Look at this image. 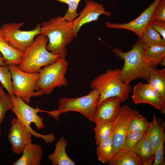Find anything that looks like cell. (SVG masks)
<instances>
[{"instance_id":"cell-11","label":"cell","mask_w":165,"mask_h":165,"mask_svg":"<svg viewBox=\"0 0 165 165\" xmlns=\"http://www.w3.org/2000/svg\"><path fill=\"white\" fill-rule=\"evenodd\" d=\"M160 0L154 1L137 18L126 23H106L107 27L113 29H123L129 30L134 32L141 38L142 35L152 20L155 9Z\"/></svg>"},{"instance_id":"cell-33","label":"cell","mask_w":165,"mask_h":165,"mask_svg":"<svg viewBox=\"0 0 165 165\" xmlns=\"http://www.w3.org/2000/svg\"><path fill=\"white\" fill-rule=\"evenodd\" d=\"M152 20L165 22V0H160L154 11Z\"/></svg>"},{"instance_id":"cell-8","label":"cell","mask_w":165,"mask_h":165,"mask_svg":"<svg viewBox=\"0 0 165 165\" xmlns=\"http://www.w3.org/2000/svg\"><path fill=\"white\" fill-rule=\"evenodd\" d=\"M23 22L6 23L0 26L2 35L14 48L24 53L31 45L35 37L40 33L42 24H38L29 31H22L20 28Z\"/></svg>"},{"instance_id":"cell-29","label":"cell","mask_w":165,"mask_h":165,"mask_svg":"<svg viewBox=\"0 0 165 165\" xmlns=\"http://www.w3.org/2000/svg\"><path fill=\"white\" fill-rule=\"evenodd\" d=\"M12 79L11 74L8 65L4 67L0 66V82L2 87L6 89L10 97L14 95L13 92Z\"/></svg>"},{"instance_id":"cell-30","label":"cell","mask_w":165,"mask_h":165,"mask_svg":"<svg viewBox=\"0 0 165 165\" xmlns=\"http://www.w3.org/2000/svg\"><path fill=\"white\" fill-rule=\"evenodd\" d=\"M67 4L68 10L64 17L69 22H72L79 15L77 12L79 4L81 0H55Z\"/></svg>"},{"instance_id":"cell-21","label":"cell","mask_w":165,"mask_h":165,"mask_svg":"<svg viewBox=\"0 0 165 165\" xmlns=\"http://www.w3.org/2000/svg\"><path fill=\"white\" fill-rule=\"evenodd\" d=\"M164 122L160 123L156 117L153 115V120L150 122L145 135L150 141L155 152L156 150L164 132Z\"/></svg>"},{"instance_id":"cell-24","label":"cell","mask_w":165,"mask_h":165,"mask_svg":"<svg viewBox=\"0 0 165 165\" xmlns=\"http://www.w3.org/2000/svg\"><path fill=\"white\" fill-rule=\"evenodd\" d=\"M112 133L107 138L97 145L96 154L98 160L103 163H108L111 158L112 150Z\"/></svg>"},{"instance_id":"cell-32","label":"cell","mask_w":165,"mask_h":165,"mask_svg":"<svg viewBox=\"0 0 165 165\" xmlns=\"http://www.w3.org/2000/svg\"><path fill=\"white\" fill-rule=\"evenodd\" d=\"M165 139V134L162 136L160 144L155 152L154 162L153 165H163L164 158V145Z\"/></svg>"},{"instance_id":"cell-18","label":"cell","mask_w":165,"mask_h":165,"mask_svg":"<svg viewBox=\"0 0 165 165\" xmlns=\"http://www.w3.org/2000/svg\"><path fill=\"white\" fill-rule=\"evenodd\" d=\"M67 144V140L63 137L56 142L53 152L48 157L53 165H76V163L72 160L66 153V148Z\"/></svg>"},{"instance_id":"cell-12","label":"cell","mask_w":165,"mask_h":165,"mask_svg":"<svg viewBox=\"0 0 165 165\" xmlns=\"http://www.w3.org/2000/svg\"><path fill=\"white\" fill-rule=\"evenodd\" d=\"M31 131L17 118L12 119L8 138L13 152L22 153L25 145L31 142Z\"/></svg>"},{"instance_id":"cell-2","label":"cell","mask_w":165,"mask_h":165,"mask_svg":"<svg viewBox=\"0 0 165 165\" xmlns=\"http://www.w3.org/2000/svg\"><path fill=\"white\" fill-rule=\"evenodd\" d=\"M46 36L48 42L46 45L48 51L54 55L65 57L67 54L66 46L74 38L72 23L64 16H57L44 22L40 33Z\"/></svg>"},{"instance_id":"cell-16","label":"cell","mask_w":165,"mask_h":165,"mask_svg":"<svg viewBox=\"0 0 165 165\" xmlns=\"http://www.w3.org/2000/svg\"><path fill=\"white\" fill-rule=\"evenodd\" d=\"M21 156L15 161L13 165H39L42 159L43 151L39 145L32 143L25 146Z\"/></svg>"},{"instance_id":"cell-31","label":"cell","mask_w":165,"mask_h":165,"mask_svg":"<svg viewBox=\"0 0 165 165\" xmlns=\"http://www.w3.org/2000/svg\"><path fill=\"white\" fill-rule=\"evenodd\" d=\"M145 134V133L139 132L127 133L125 141L124 148L127 150H132Z\"/></svg>"},{"instance_id":"cell-28","label":"cell","mask_w":165,"mask_h":165,"mask_svg":"<svg viewBox=\"0 0 165 165\" xmlns=\"http://www.w3.org/2000/svg\"><path fill=\"white\" fill-rule=\"evenodd\" d=\"M3 88L0 84V136L2 134L0 126L6 113L8 110H12L13 107L10 97L5 93Z\"/></svg>"},{"instance_id":"cell-17","label":"cell","mask_w":165,"mask_h":165,"mask_svg":"<svg viewBox=\"0 0 165 165\" xmlns=\"http://www.w3.org/2000/svg\"><path fill=\"white\" fill-rule=\"evenodd\" d=\"M132 150L143 165H151L154 160L155 154L152 146L145 134Z\"/></svg>"},{"instance_id":"cell-35","label":"cell","mask_w":165,"mask_h":165,"mask_svg":"<svg viewBox=\"0 0 165 165\" xmlns=\"http://www.w3.org/2000/svg\"><path fill=\"white\" fill-rule=\"evenodd\" d=\"M7 65L4 60L3 57L0 54V66L4 67Z\"/></svg>"},{"instance_id":"cell-13","label":"cell","mask_w":165,"mask_h":165,"mask_svg":"<svg viewBox=\"0 0 165 165\" xmlns=\"http://www.w3.org/2000/svg\"><path fill=\"white\" fill-rule=\"evenodd\" d=\"M79 14L72 22L74 38L77 36L80 28L84 24L97 20L101 14L108 16L111 15L110 12L105 11L102 5L91 0L86 2L85 7Z\"/></svg>"},{"instance_id":"cell-25","label":"cell","mask_w":165,"mask_h":165,"mask_svg":"<svg viewBox=\"0 0 165 165\" xmlns=\"http://www.w3.org/2000/svg\"><path fill=\"white\" fill-rule=\"evenodd\" d=\"M150 122L137 111L129 124L128 133L139 132L145 133Z\"/></svg>"},{"instance_id":"cell-34","label":"cell","mask_w":165,"mask_h":165,"mask_svg":"<svg viewBox=\"0 0 165 165\" xmlns=\"http://www.w3.org/2000/svg\"><path fill=\"white\" fill-rule=\"evenodd\" d=\"M150 25L162 36L165 41V22L152 20Z\"/></svg>"},{"instance_id":"cell-14","label":"cell","mask_w":165,"mask_h":165,"mask_svg":"<svg viewBox=\"0 0 165 165\" xmlns=\"http://www.w3.org/2000/svg\"><path fill=\"white\" fill-rule=\"evenodd\" d=\"M132 99L135 104L148 103L162 113L165 112V102L148 83L144 84L141 82L137 83L133 88Z\"/></svg>"},{"instance_id":"cell-26","label":"cell","mask_w":165,"mask_h":165,"mask_svg":"<svg viewBox=\"0 0 165 165\" xmlns=\"http://www.w3.org/2000/svg\"><path fill=\"white\" fill-rule=\"evenodd\" d=\"M140 39L145 46L153 45H165V41L150 25L145 30Z\"/></svg>"},{"instance_id":"cell-1","label":"cell","mask_w":165,"mask_h":165,"mask_svg":"<svg viewBox=\"0 0 165 165\" xmlns=\"http://www.w3.org/2000/svg\"><path fill=\"white\" fill-rule=\"evenodd\" d=\"M130 51L123 52L119 48L113 49L118 57L123 59L124 65L120 70L122 81L128 84L132 81L140 78L148 81L152 68L146 62L144 56L145 45L139 38Z\"/></svg>"},{"instance_id":"cell-7","label":"cell","mask_w":165,"mask_h":165,"mask_svg":"<svg viewBox=\"0 0 165 165\" xmlns=\"http://www.w3.org/2000/svg\"><path fill=\"white\" fill-rule=\"evenodd\" d=\"M10 97L13 105L12 111L15 113L16 118L31 131L32 135L36 138H42L46 143H51L54 141L55 137L53 133L47 135L40 134L34 131L30 126L31 124L34 123L39 130L46 128L43 118L38 113L40 112L48 113L49 111L41 110L38 106H37L36 108H33L15 95Z\"/></svg>"},{"instance_id":"cell-3","label":"cell","mask_w":165,"mask_h":165,"mask_svg":"<svg viewBox=\"0 0 165 165\" xmlns=\"http://www.w3.org/2000/svg\"><path fill=\"white\" fill-rule=\"evenodd\" d=\"M48 42L46 36L37 35L29 47L24 53L19 68L26 73L38 72L42 67L56 61L60 56L54 55L46 49Z\"/></svg>"},{"instance_id":"cell-6","label":"cell","mask_w":165,"mask_h":165,"mask_svg":"<svg viewBox=\"0 0 165 165\" xmlns=\"http://www.w3.org/2000/svg\"><path fill=\"white\" fill-rule=\"evenodd\" d=\"M99 99V92L95 89H92L88 94L82 97H62L58 102V110L50 111L49 114L58 121L61 113H65L69 111H74L80 113L88 120L91 121Z\"/></svg>"},{"instance_id":"cell-23","label":"cell","mask_w":165,"mask_h":165,"mask_svg":"<svg viewBox=\"0 0 165 165\" xmlns=\"http://www.w3.org/2000/svg\"><path fill=\"white\" fill-rule=\"evenodd\" d=\"M147 82L165 102V69H158L152 67Z\"/></svg>"},{"instance_id":"cell-5","label":"cell","mask_w":165,"mask_h":165,"mask_svg":"<svg viewBox=\"0 0 165 165\" xmlns=\"http://www.w3.org/2000/svg\"><path fill=\"white\" fill-rule=\"evenodd\" d=\"M68 63L65 57L60 56L55 62L41 68L32 97L43 95H50L56 87L68 84L65 75Z\"/></svg>"},{"instance_id":"cell-9","label":"cell","mask_w":165,"mask_h":165,"mask_svg":"<svg viewBox=\"0 0 165 165\" xmlns=\"http://www.w3.org/2000/svg\"><path fill=\"white\" fill-rule=\"evenodd\" d=\"M8 65L11 74L14 94L29 104L36 90L39 72L26 73L21 70L18 65Z\"/></svg>"},{"instance_id":"cell-10","label":"cell","mask_w":165,"mask_h":165,"mask_svg":"<svg viewBox=\"0 0 165 165\" xmlns=\"http://www.w3.org/2000/svg\"><path fill=\"white\" fill-rule=\"evenodd\" d=\"M136 111L127 105L121 107L119 113L113 123L112 131V150L111 158L118 151L124 148L129 124Z\"/></svg>"},{"instance_id":"cell-19","label":"cell","mask_w":165,"mask_h":165,"mask_svg":"<svg viewBox=\"0 0 165 165\" xmlns=\"http://www.w3.org/2000/svg\"><path fill=\"white\" fill-rule=\"evenodd\" d=\"M144 54L146 62L151 67L154 68L158 65L165 66V45L145 46Z\"/></svg>"},{"instance_id":"cell-27","label":"cell","mask_w":165,"mask_h":165,"mask_svg":"<svg viewBox=\"0 0 165 165\" xmlns=\"http://www.w3.org/2000/svg\"><path fill=\"white\" fill-rule=\"evenodd\" d=\"M114 122L95 123L96 126L94 130L95 133L94 138L97 145L112 134Z\"/></svg>"},{"instance_id":"cell-15","label":"cell","mask_w":165,"mask_h":165,"mask_svg":"<svg viewBox=\"0 0 165 165\" xmlns=\"http://www.w3.org/2000/svg\"><path fill=\"white\" fill-rule=\"evenodd\" d=\"M121 103L120 99L117 97L105 99L97 105L91 121L95 123L114 122L120 111Z\"/></svg>"},{"instance_id":"cell-22","label":"cell","mask_w":165,"mask_h":165,"mask_svg":"<svg viewBox=\"0 0 165 165\" xmlns=\"http://www.w3.org/2000/svg\"><path fill=\"white\" fill-rule=\"evenodd\" d=\"M107 163L109 165H143L132 150L124 148L118 151L110 159Z\"/></svg>"},{"instance_id":"cell-20","label":"cell","mask_w":165,"mask_h":165,"mask_svg":"<svg viewBox=\"0 0 165 165\" xmlns=\"http://www.w3.org/2000/svg\"><path fill=\"white\" fill-rule=\"evenodd\" d=\"M0 52L7 65H19L23 53L12 46L3 36L0 28Z\"/></svg>"},{"instance_id":"cell-4","label":"cell","mask_w":165,"mask_h":165,"mask_svg":"<svg viewBox=\"0 0 165 165\" xmlns=\"http://www.w3.org/2000/svg\"><path fill=\"white\" fill-rule=\"evenodd\" d=\"M120 72V70L119 69H109L92 80L91 88L97 90L100 93L98 105L105 99L110 97H118L122 103L128 99L132 87L130 84H126L122 81Z\"/></svg>"}]
</instances>
